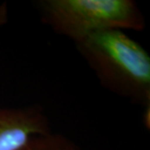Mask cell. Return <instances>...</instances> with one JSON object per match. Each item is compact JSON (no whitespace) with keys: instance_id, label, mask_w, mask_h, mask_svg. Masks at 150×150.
Segmentation results:
<instances>
[{"instance_id":"cell-4","label":"cell","mask_w":150,"mask_h":150,"mask_svg":"<svg viewBox=\"0 0 150 150\" xmlns=\"http://www.w3.org/2000/svg\"><path fill=\"white\" fill-rule=\"evenodd\" d=\"M19 150H80L69 137L59 133L50 132L37 136Z\"/></svg>"},{"instance_id":"cell-5","label":"cell","mask_w":150,"mask_h":150,"mask_svg":"<svg viewBox=\"0 0 150 150\" xmlns=\"http://www.w3.org/2000/svg\"><path fill=\"white\" fill-rule=\"evenodd\" d=\"M9 19V10L7 3L0 4V28L5 25Z\"/></svg>"},{"instance_id":"cell-2","label":"cell","mask_w":150,"mask_h":150,"mask_svg":"<svg viewBox=\"0 0 150 150\" xmlns=\"http://www.w3.org/2000/svg\"><path fill=\"white\" fill-rule=\"evenodd\" d=\"M42 21L74 43L107 30L140 31L145 19L133 0H42Z\"/></svg>"},{"instance_id":"cell-3","label":"cell","mask_w":150,"mask_h":150,"mask_svg":"<svg viewBox=\"0 0 150 150\" xmlns=\"http://www.w3.org/2000/svg\"><path fill=\"white\" fill-rule=\"evenodd\" d=\"M52 132L37 105L0 107V150H19L33 137Z\"/></svg>"},{"instance_id":"cell-1","label":"cell","mask_w":150,"mask_h":150,"mask_svg":"<svg viewBox=\"0 0 150 150\" xmlns=\"http://www.w3.org/2000/svg\"><path fill=\"white\" fill-rule=\"evenodd\" d=\"M74 44L104 88L149 111L150 57L139 42L123 30H107Z\"/></svg>"}]
</instances>
